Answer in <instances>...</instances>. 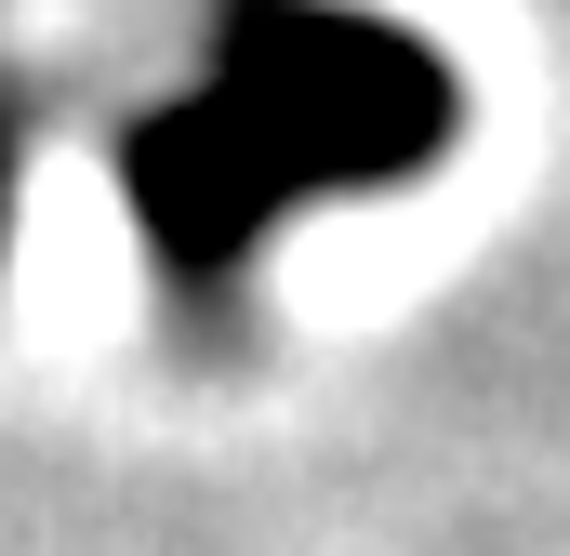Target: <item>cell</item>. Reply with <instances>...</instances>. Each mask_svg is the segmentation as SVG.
<instances>
[{
  "label": "cell",
  "mask_w": 570,
  "mask_h": 556,
  "mask_svg": "<svg viewBox=\"0 0 570 556\" xmlns=\"http://www.w3.org/2000/svg\"><path fill=\"white\" fill-rule=\"evenodd\" d=\"M451 133V80L425 40L358 27V13H266L226 40V80L134 146L146 239L173 278H226L253 226H279L305 186H358V172H412Z\"/></svg>",
  "instance_id": "1"
}]
</instances>
